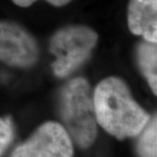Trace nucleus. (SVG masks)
I'll return each instance as SVG.
<instances>
[{
  "label": "nucleus",
  "instance_id": "1",
  "mask_svg": "<svg viewBox=\"0 0 157 157\" xmlns=\"http://www.w3.org/2000/svg\"><path fill=\"white\" fill-rule=\"evenodd\" d=\"M94 104L96 121L120 140L139 135L149 120L120 78L102 80L94 91Z\"/></svg>",
  "mask_w": 157,
  "mask_h": 157
},
{
  "label": "nucleus",
  "instance_id": "2",
  "mask_svg": "<svg viewBox=\"0 0 157 157\" xmlns=\"http://www.w3.org/2000/svg\"><path fill=\"white\" fill-rule=\"evenodd\" d=\"M62 118L75 141L82 147H89L97 135L96 117L87 81L77 78L68 82L61 94Z\"/></svg>",
  "mask_w": 157,
  "mask_h": 157
},
{
  "label": "nucleus",
  "instance_id": "3",
  "mask_svg": "<svg viewBox=\"0 0 157 157\" xmlns=\"http://www.w3.org/2000/svg\"><path fill=\"white\" fill-rule=\"evenodd\" d=\"M97 34L85 26H70L59 31L51 40V52L56 57L52 64L58 77H66L89 57L97 42Z\"/></svg>",
  "mask_w": 157,
  "mask_h": 157
},
{
  "label": "nucleus",
  "instance_id": "4",
  "mask_svg": "<svg viewBox=\"0 0 157 157\" xmlns=\"http://www.w3.org/2000/svg\"><path fill=\"white\" fill-rule=\"evenodd\" d=\"M67 132L60 124L46 122L30 139L17 147L11 157H73Z\"/></svg>",
  "mask_w": 157,
  "mask_h": 157
},
{
  "label": "nucleus",
  "instance_id": "5",
  "mask_svg": "<svg viewBox=\"0 0 157 157\" xmlns=\"http://www.w3.org/2000/svg\"><path fill=\"white\" fill-rule=\"evenodd\" d=\"M39 51L34 39L18 25L0 20V60L26 67L33 65Z\"/></svg>",
  "mask_w": 157,
  "mask_h": 157
},
{
  "label": "nucleus",
  "instance_id": "6",
  "mask_svg": "<svg viewBox=\"0 0 157 157\" xmlns=\"http://www.w3.org/2000/svg\"><path fill=\"white\" fill-rule=\"evenodd\" d=\"M128 25L134 34L156 43L157 0H130Z\"/></svg>",
  "mask_w": 157,
  "mask_h": 157
},
{
  "label": "nucleus",
  "instance_id": "7",
  "mask_svg": "<svg viewBox=\"0 0 157 157\" xmlns=\"http://www.w3.org/2000/svg\"><path fill=\"white\" fill-rule=\"evenodd\" d=\"M138 59L141 71L150 85L155 94L157 92L156 43H142L138 50Z\"/></svg>",
  "mask_w": 157,
  "mask_h": 157
},
{
  "label": "nucleus",
  "instance_id": "8",
  "mask_svg": "<svg viewBox=\"0 0 157 157\" xmlns=\"http://www.w3.org/2000/svg\"><path fill=\"white\" fill-rule=\"evenodd\" d=\"M157 121H152L145 129L138 144V153L140 157H157Z\"/></svg>",
  "mask_w": 157,
  "mask_h": 157
},
{
  "label": "nucleus",
  "instance_id": "9",
  "mask_svg": "<svg viewBox=\"0 0 157 157\" xmlns=\"http://www.w3.org/2000/svg\"><path fill=\"white\" fill-rule=\"evenodd\" d=\"M13 137V129L8 119L0 118V155L10 144Z\"/></svg>",
  "mask_w": 157,
  "mask_h": 157
},
{
  "label": "nucleus",
  "instance_id": "10",
  "mask_svg": "<svg viewBox=\"0 0 157 157\" xmlns=\"http://www.w3.org/2000/svg\"><path fill=\"white\" fill-rule=\"evenodd\" d=\"M12 1L17 6H21V7H27V6H31L32 4H33L37 0H12ZM45 1H47L48 3L55 6H62L67 5L71 0H45Z\"/></svg>",
  "mask_w": 157,
  "mask_h": 157
}]
</instances>
